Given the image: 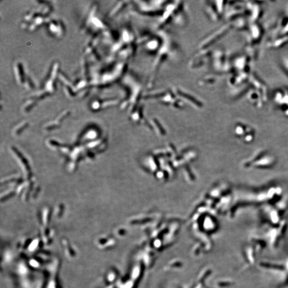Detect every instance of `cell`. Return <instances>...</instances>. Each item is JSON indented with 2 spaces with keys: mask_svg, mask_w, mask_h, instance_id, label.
<instances>
[{
  "mask_svg": "<svg viewBox=\"0 0 288 288\" xmlns=\"http://www.w3.org/2000/svg\"><path fill=\"white\" fill-rule=\"evenodd\" d=\"M159 32L161 35L162 45L156 53V56L152 65L147 83V86L149 88L152 86L155 82L156 76L158 75V72L162 64L169 58H171L173 56V52L176 51V47L174 42L168 34L163 31H160Z\"/></svg>",
  "mask_w": 288,
  "mask_h": 288,
  "instance_id": "cell-1",
  "label": "cell"
},
{
  "mask_svg": "<svg viewBox=\"0 0 288 288\" xmlns=\"http://www.w3.org/2000/svg\"><path fill=\"white\" fill-rule=\"evenodd\" d=\"M187 21V14L184 2L179 1L169 2L165 6L158 22V28L162 29L171 22L183 25Z\"/></svg>",
  "mask_w": 288,
  "mask_h": 288,
  "instance_id": "cell-2",
  "label": "cell"
},
{
  "mask_svg": "<svg viewBox=\"0 0 288 288\" xmlns=\"http://www.w3.org/2000/svg\"><path fill=\"white\" fill-rule=\"evenodd\" d=\"M136 11L146 16H161L167 1H135Z\"/></svg>",
  "mask_w": 288,
  "mask_h": 288,
  "instance_id": "cell-3",
  "label": "cell"
},
{
  "mask_svg": "<svg viewBox=\"0 0 288 288\" xmlns=\"http://www.w3.org/2000/svg\"><path fill=\"white\" fill-rule=\"evenodd\" d=\"M172 90L181 100H184V101L188 102L190 104L196 105L197 106H201L202 105L201 101L199 100L196 97L185 90L178 87H174Z\"/></svg>",
  "mask_w": 288,
  "mask_h": 288,
  "instance_id": "cell-4",
  "label": "cell"
}]
</instances>
